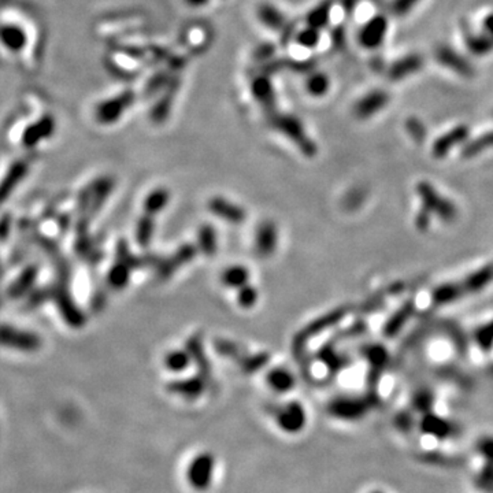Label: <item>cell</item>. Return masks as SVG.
<instances>
[{"mask_svg":"<svg viewBox=\"0 0 493 493\" xmlns=\"http://www.w3.org/2000/svg\"><path fill=\"white\" fill-rule=\"evenodd\" d=\"M215 470V458L210 452H202L194 458L188 467V481L196 491L210 488Z\"/></svg>","mask_w":493,"mask_h":493,"instance_id":"cell-1","label":"cell"},{"mask_svg":"<svg viewBox=\"0 0 493 493\" xmlns=\"http://www.w3.org/2000/svg\"><path fill=\"white\" fill-rule=\"evenodd\" d=\"M40 339L28 330L15 326H0V346L6 349H18L20 352H33L40 347Z\"/></svg>","mask_w":493,"mask_h":493,"instance_id":"cell-2","label":"cell"},{"mask_svg":"<svg viewBox=\"0 0 493 493\" xmlns=\"http://www.w3.org/2000/svg\"><path fill=\"white\" fill-rule=\"evenodd\" d=\"M274 418L278 424V426L287 432V433H299L304 429L306 422H307V417H306V411L302 407V405L292 402L284 407L276 408L273 411Z\"/></svg>","mask_w":493,"mask_h":493,"instance_id":"cell-3","label":"cell"},{"mask_svg":"<svg viewBox=\"0 0 493 493\" xmlns=\"http://www.w3.org/2000/svg\"><path fill=\"white\" fill-rule=\"evenodd\" d=\"M29 43L27 29L15 22H4L0 25V46L13 54L22 53Z\"/></svg>","mask_w":493,"mask_h":493,"instance_id":"cell-4","label":"cell"},{"mask_svg":"<svg viewBox=\"0 0 493 493\" xmlns=\"http://www.w3.org/2000/svg\"><path fill=\"white\" fill-rule=\"evenodd\" d=\"M54 119L50 116H41L32 122L29 126L25 128L21 136V144L27 148H34L40 144L43 140H47L54 133Z\"/></svg>","mask_w":493,"mask_h":493,"instance_id":"cell-5","label":"cell"},{"mask_svg":"<svg viewBox=\"0 0 493 493\" xmlns=\"http://www.w3.org/2000/svg\"><path fill=\"white\" fill-rule=\"evenodd\" d=\"M365 405L356 399H337L330 405V412L340 419L355 421L365 414Z\"/></svg>","mask_w":493,"mask_h":493,"instance_id":"cell-6","label":"cell"},{"mask_svg":"<svg viewBox=\"0 0 493 493\" xmlns=\"http://www.w3.org/2000/svg\"><path fill=\"white\" fill-rule=\"evenodd\" d=\"M421 431L425 435L435 437L437 440H444L452 435L451 424L435 415H425V418L421 421Z\"/></svg>","mask_w":493,"mask_h":493,"instance_id":"cell-7","label":"cell"},{"mask_svg":"<svg viewBox=\"0 0 493 493\" xmlns=\"http://www.w3.org/2000/svg\"><path fill=\"white\" fill-rule=\"evenodd\" d=\"M25 175V165L24 163H17L14 165L7 175H4L1 182H0V203L6 202L8 196L17 189V185L22 181Z\"/></svg>","mask_w":493,"mask_h":493,"instance_id":"cell-8","label":"cell"},{"mask_svg":"<svg viewBox=\"0 0 493 493\" xmlns=\"http://www.w3.org/2000/svg\"><path fill=\"white\" fill-rule=\"evenodd\" d=\"M386 29V21L382 17H378L376 20H373L360 34V41L363 46L366 47H377L381 43L384 34Z\"/></svg>","mask_w":493,"mask_h":493,"instance_id":"cell-9","label":"cell"},{"mask_svg":"<svg viewBox=\"0 0 493 493\" xmlns=\"http://www.w3.org/2000/svg\"><path fill=\"white\" fill-rule=\"evenodd\" d=\"M203 382L199 379H191V381H185L181 384H175L172 386V391L181 393L182 396L188 398V399H194L198 398L202 391H203Z\"/></svg>","mask_w":493,"mask_h":493,"instance_id":"cell-10","label":"cell"},{"mask_svg":"<svg viewBox=\"0 0 493 493\" xmlns=\"http://www.w3.org/2000/svg\"><path fill=\"white\" fill-rule=\"evenodd\" d=\"M269 382L271 385V388L277 389V391H290L293 386V378L290 376L288 372L284 370H276L269 376Z\"/></svg>","mask_w":493,"mask_h":493,"instance_id":"cell-11","label":"cell"},{"mask_svg":"<svg viewBox=\"0 0 493 493\" xmlns=\"http://www.w3.org/2000/svg\"><path fill=\"white\" fill-rule=\"evenodd\" d=\"M386 102V96L382 93H372L370 96H367L359 106V112L360 113H366L370 114L373 112H376L382 104H385Z\"/></svg>","mask_w":493,"mask_h":493,"instance_id":"cell-12","label":"cell"},{"mask_svg":"<svg viewBox=\"0 0 493 493\" xmlns=\"http://www.w3.org/2000/svg\"><path fill=\"white\" fill-rule=\"evenodd\" d=\"M475 450L478 455L485 461V462H493V437L492 435H484L481 437L477 444Z\"/></svg>","mask_w":493,"mask_h":493,"instance_id":"cell-13","label":"cell"},{"mask_svg":"<svg viewBox=\"0 0 493 493\" xmlns=\"http://www.w3.org/2000/svg\"><path fill=\"white\" fill-rule=\"evenodd\" d=\"M477 484L481 489H492L493 488V462H485L484 467L481 468L478 477H477Z\"/></svg>","mask_w":493,"mask_h":493,"instance_id":"cell-14","label":"cell"},{"mask_svg":"<svg viewBox=\"0 0 493 493\" xmlns=\"http://www.w3.org/2000/svg\"><path fill=\"white\" fill-rule=\"evenodd\" d=\"M326 86H327L326 79L322 77V76H317V77L311 81L310 88H311V90H313L314 93H322V92L326 90Z\"/></svg>","mask_w":493,"mask_h":493,"instance_id":"cell-15","label":"cell"},{"mask_svg":"<svg viewBox=\"0 0 493 493\" xmlns=\"http://www.w3.org/2000/svg\"><path fill=\"white\" fill-rule=\"evenodd\" d=\"M169 365H170V367H173L175 370H180V369H182L187 363H185V359H184L181 355H173V356L169 359Z\"/></svg>","mask_w":493,"mask_h":493,"instance_id":"cell-16","label":"cell"},{"mask_svg":"<svg viewBox=\"0 0 493 493\" xmlns=\"http://www.w3.org/2000/svg\"><path fill=\"white\" fill-rule=\"evenodd\" d=\"M228 278H229V283H243L245 280V273L244 270H233V271H229L228 274Z\"/></svg>","mask_w":493,"mask_h":493,"instance_id":"cell-17","label":"cell"},{"mask_svg":"<svg viewBox=\"0 0 493 493\" xmlns=\"http://www.w3.org/2000/svg\"><path fill=\"white\" fill-rule=\"evenodd\" d=\"M369 493H386V492H384V491H381V489H374V491H372V492H369Z\"/></svg>","mask_w":493,"mask_h":493,"instance_id":"cell-18","label":"cell"}]
</instances>
